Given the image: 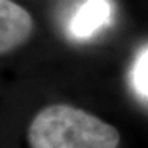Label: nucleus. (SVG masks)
<instances>
[{
    "mask_svg": "<svg viewBox=\"0 0 148 148\" xmlns=\"http://www.w3.org/2000/svg\"><path fill=\"white\" fill-rule=\"evenodd\" d=\"M27 141L30 148H117L120 133L79 108L57 103L34 115Z\"/></svg>",
    "mask_w": 148,
    "mask_h": 148,
    "instance_id": "obj_1",
    "label": "nucleus"
},
{
    "mask_svg": "<svg viewBox=\"0 0 148 148\" xmlns=\"http://www.w3.org/2000/svg\"><path fill=\"white\" fill-rule=\"evenodd\" d=\"M33 30L34 21L29 11L12 0H0V56L27 43Z\"/></svg>",
    "mask_w": 148,
    "mask_h": 148,
    "instance_id": "obj_2",
    "label": "nucleus"
},
{
    "mask_svg": "<svg viewBox=\"0 0 148 148\" xmlns=\"http://www.w3.org/2000/svg\"><path fill=\"white\" fill-rule=\"evenodd\" d=\"M114 5L111 0H82L71 16L67 30L76 40H87L112 23Z\"/></svg>",
    "mask_w": 148,
    "mask_h": 148,
    "instance_id": "obj_3",
    "label": "nucleus"
},
{
    "mask_svg": "<svg viewBox=\"0 0 148 148\" xmlns=\"http://www.w3.org/2000/svg\"><path fill=\"white\" fill-rule=\"evenodd\" d=\"M130 85L141 100L148 103V47L136 54L130 67Z\"/></svg>",
    "mask_w": 148,
    "mask_h": 148,
    "instance_id": "obj_4",
    "label": "nucleus"
}]
</instances>
